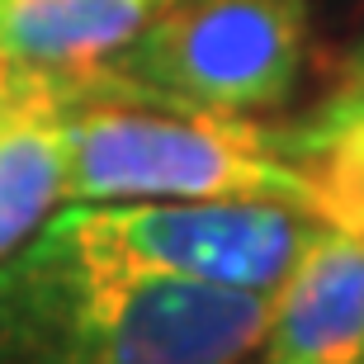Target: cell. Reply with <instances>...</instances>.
Segmentation results:
<instances>
[{
  "label": "cell",
  "instance_id": "obj_10",
  "mask_svg": "<svg viewBox=\"0 0 364 364\" xmlns=\"http://www.w3.org/2000/svg\"><path fill=\"white\" fill-rule=\"evenodd\" d=\"M360 81H364V43H360V53L350 57V81L346 85H360Z\"/></svg>",
  "mask_w": 364,
  "mask_h": 364
},
{
  "label": "cell",
  "instance_id": "obj_3",
  "mask_svg": "<svg viewBox=\"0 0 364 364\" xmlns=\"http://www.w3.org/2000/svg\"><path fill=\"white\" fill-rule=\"evenodd\" d=\"M308 0H171L109 67L71 85L76 105H151L246 119L294 95Z\"/></svg>",
  "mask_w": 364,
  "mask_h": 364
},
{
  "label": "cell",
  "instance_id": "obj_7",
  "mask_svg": "<svg viewBox=\"0 0 364 364\" xmlns=\"http://www.w3.org/2000/svg\"><path fill=\"white\" fill-rule=\"evenodd\" d=\"M67 185L62 109H43L0 133V260L53 218Z\"/></svg>",
  "mask_w": 364,
  "mask_h": 364
},
{
  "label": "cell",
  "instance_id": "obj_2",
  "mask_svg": "<svg viewBox=\"0 0 364 364\" xmlns=\"http://www.w3.org/2000/svg\"><path fill=\"white\" fill-rule=\"evenodd\" d=\"M62 203L123 199H270L317 213V185L279 133L223 114L151 105H76L62 114Z\"/></svg>",
  "mask_w": 364,
  "mask_h": 364
},
{
  "label": "cell",
  "instance_id": "obj_6",
  "mask_svg": "<svg viewBox=\"0 0 364 364\" xmlns=\"http://www.w3.org/2000/svg\"><path fill=\"white\" fill-rule=\"evenodd\" d=\"M171 0H0V71L71 85L109 67Z\"/></svg>",
  "mask_w": 364,
  "mask_h": 364
},
{
  "label": "cell",
  "instance_id": "obj_8",
  "mask_svg": "<svg viewBox=\"0 0 364 364\" xmlns=\"http://www.w3.org/2000/svg\"><path fill=\"white\" fill-rule=\"evenodd\" d=\"M43 109H62L67 114V90L53 76H28V71H10L0 81V133L10 123L28 119V114H43Z\"/></svg>",
  "mask_w": 364,
  "mask_h": 364
},
{
  "label": "cell",
  "instance_id": "obj_4",
  "mask_svg": "<svg viewBox=\"0 0 364 364\" xmlns=\"http://www.w3.org/2000/svg\"><path fill=\"white\" fill-rule=\"evenodd\" d=\"M312 228V213L270 199H123L67 203L33 232L28 246L95 270L274 294Z\"/></svg>",
  "mask_w": 364,
  "mask_h": 364
},
{
  "label": "cell",
  "instance_id": "obj_5",
  "mask_svg": "<svg viewBox=\"0 0 364 364\" xmlns=\"http://www.w3.org/2000/svg\"><path fill=\"white\" fill-rule=\"evenodd\" d=\"M270 364H364V237L317 223L270 294Z\"/></svg>",
  "mask_w": 364,
  "mask_h": 364
},
{
  "label": "cell",
  "instance_id": "obj_12",
  "mask_svg": "<svg viewBox=\"0 0 364 364\" xmlns=\"http://www.w3.org/2000/svg\"><path fill=\"white\" fill-rule=\"evenodd\" d=\"M260 364H270V360H260Z\"/></svg>",
  "mask_w": 364,
  "mask_h": 364
},
{
  "label": "cell",
  "instance_id": "obj_9",
  "mask_svg": "<svg viewBox=\"0 0 364 364\" xmlns=\"http://www.w3.org/2000/svg\"><path fill=\"white\" fill-rule=\"evenodd\" d=\"M322 109H331V114H364V81L360 85H346V90H341L336 100H326Z\"/></svg>",
  "mask_w": 364,
  "mask_h": 364
},
{
  "label": "cell",
  "instance_id": "obj_11",
  "mask_svg": "<svg viewBox=\"0 0 364 364\" xmlns=\"http://www.w3.org/2000/svg\"><path fill=\"white\" fill-rule=\"evenodd\" d=\"M5 76H10V71H0V81H5Z\"/></svg>",
  "mask_w": 364,
  "mask_h": 364
},
{
  "label": "cell",
  "instance_id": "obj_1",
  "mask_svg": "<svg viewBox=\"0 0 364 364\" xmlns=\"http://www.w3.org/2000/svg\"><path fill=\"white\" fill-rule=\"evenodd\" d=\"M270 294L95 270L19 246L0 260V364H246Z\"/></svg>",
  "mask_w": 364,
  "mask_h": 364
}]
</instances>
